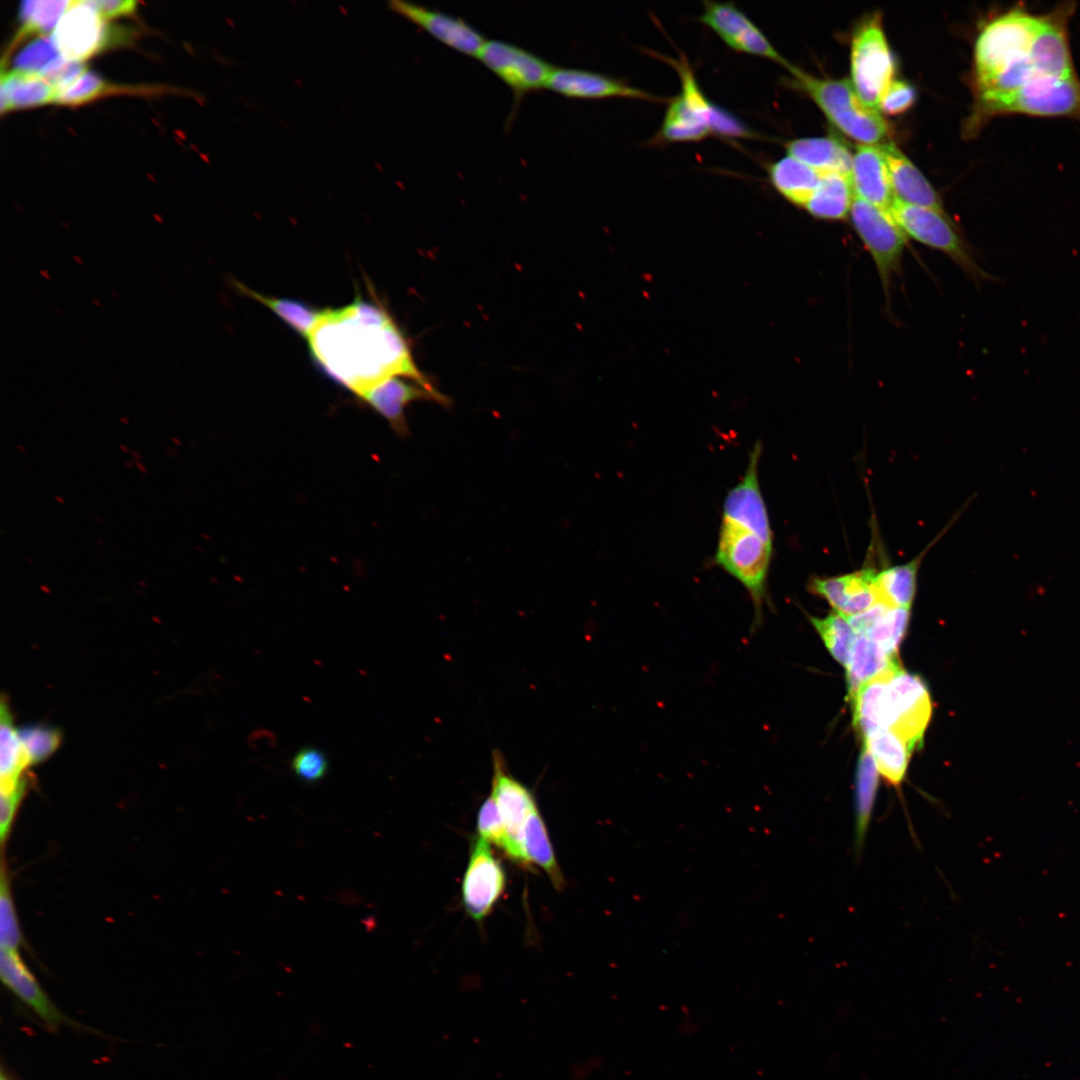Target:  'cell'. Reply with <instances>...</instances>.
<instances>
[{
	"label": "cell",
	"mask_w": 1080,
	"mask_h": 1080,
	"mask_svg": "<svg viewBox=\"0 0 1080 1080\" xmlns=\"http://www.w3.org/2000/svg\"><path fill=\"white\" fill-rule=\"evenodd\" d=\"M307 342L321 372L357 397L397 376L436 388L418 368L408 339L380 302L357 296L346 306L324 309Z\"/></svg>",
	"instance_id": "obj_1"
},
{
	"label": "cell",
	"mask_w": 1080,
	"mask_h": 1080,
	"mask_svg": "<svg viewBox=\"0 0 1080 1080\" xmlns=\"http://www.w3.org/2000/svg\"><path fill=\"white\" fill-rule=\"evenodd\" d=\"M761 451L760 442L755 443L743 478L724 500L714 556V562L742 584L751 599V634L763 623L773 553V534L758 477Z\"/></svg>",
	"instance_id": "obj_2"
},
{
	"label": "cell",
	"mask_w": 1080,
	"mask_h": 1080,
	"mask_svg": "<svg viewBox=\"0 0 1080 1080\" xmlns=\"http://www.w3.org/2000/svg\"><path fill=\"white\" fill-rule=\"evenodd\" d=\"M1044 14L1015 5L989 18L974 43L971 84L973 114L980 115L1002 97L1040 77L1031 60Z\"/></svg>",
	"instance_id": "obj_3"
},
{
	"label": "cell",
	"mask_w": 1080,
	"mask_h": 1080,
	"mask_svg": "<svg viewBox=\"0 0 1080 1080\" xmlns=\"http://www.w3.org/2000/svg\"><path fill=\"white\" fill-rule=\"evenodd\" d=\"M851 703L854 726L863 737L877 729H889L911 752L921 744L932 711L924 681L902 667L864 683Z\"/></svg>",
	"instance_id": "obj_4"
},
{
	"label": "cell",
	"mask_w": 1080,
	"mask_h": 1080,
	"mask_svg": "<svg viewBox=\"0 0 1080 1080\" xmlns=\"http://www.w3.org/2000/svg\"><path fill=\"white\" fill-rule=\"evenodd\" d=\"M789 72L828 120L859 144L879 145L888 135L885 119L860 100L851 81L817 78L795 66Z\"/></svg>",
	"instance_id": "obj_5"
},
{
	"label": "cell",
	"mask_w": 1080,
	"mask_h": 1080,
	"mask_svg": "<svg viewBox=\"0 0 1080 1080\" xmlns=\"http://www.w3.org/2000/svg\"><path fill=\"white\" fill-rule=\"evenodd\" d=\"M889 212L906 236L950 257L976 284L993 279L945 214L896 198Z\"/></svg>",
	"instance_id": "obj_6"
},
{
	"label": "cell",
	"mask_w": 1080,
	"mask_h": 1080,
	"mask_svg": "<svg viewBox=\"0 0 1080 1080\" xmlns=\"http://www.w3.org/2000/svg\"><path fill=\"white\" fill-rule=\"evenodd\" d=\"M1003 115L1065 117L1080 121V79L1037 78L990 106L981 116L977 130L990 119Z\"/></svg>",
	"instance_id": "obj_7"
},
{
	"label": "cell",
	"mask_w": 1080,
	"mask_h": 1080,
	"mask_svg": "<svg viewBox=\"0 0 1080 1080\" xmlns=\"http://www.w3.org/2000/svg\"><path fill=\"white\" fill-rule=\"evenodd\" d=\"M850 63L851 84L856 94L865 105L878 110L879 100L895 72L880 15H873L855 31Z\"/></svg>",
	"instance_id": "obj_8"
},
{
	"label": "cell",
	"mask_w": 1080,
	"mask_h": 1080,
	"mask_svg": "<svg viewBox=\"0 0 1080 1080\" xmlns=\"http://www.w3.org/2000/svg\"><path fill=\"white\" fill-rule=\"evenodd\" d=\"M849 217L852 226L870 253L883 292L889 298L893 277L899 272L906 235L889 211L854 196Z\"/></svg>",
	"instance_id": "obj_9"
},
{
	"label": "cell",
	"mask_w": 1080,
	"mask_h": 1080,
	"mask_svg": "<svg viewBox=\"0 0 1080 1080\" xmlns=\"http://www.w3.org/2000/svg\"><path fill=\"white\" fill-rule=\"evenodd\" d=\"M672 63L681 79V92L668 105L659 136L666 142L700 141L711 134L718 106L705 97L685 59Z\"/></svg>",
	"instance_id": "obj_10"
},
{
	"label": "cell",
	"mask_w": 1080,
	"mask_h": 1080,
	"mask_svg": "<svg viewBox=\"0 0 1080 1080\" xmlns=\"http://www.w3.org/2000/svg\"><path fill=\"white\" fill-rule=\"evenodd\" d=\"M477 58L518 98L547 88L555 69L532 52L502 40H486Z\"/></svg>",
	"instance_id": "obj_11"
},
{
	"label": "cell",
	"mask_w": 1080,
	"mask_h": 1080,
	"mask_svg": "<svg viewBox=\"0 0 1080 1080\" xmlns=\"http://www.w3.org/2000/svg\"><path fill=\"white\" fill-rule=\"evenodd\" d=\"M106 21L87 0L73 1L52 34L61 55L83 62L102 51L114 34Z\"/></svg>",
	"instance_id": "obj_12"
},
{
	"label": "cell",
	"mask_w": 1080,
	"mask_h": 1080,
	"mask_svg": "<svg viewBox=\"0 0 1080 1080\" xmlns=\"http://www.w3.org/2000/svg\"><path fill=\"white\" fill-rule=\"evenodd\" d=\"M699 20L731 49L772 60L790 71L789 63L771 44L764 33L734 4L704 2Z\"/></svg>",
	"instance_id": "obj_13"
},
{
	"label": "cell",
	"mask_w": 1080,
	"mask_h": 1080,
	"mask_svg": "<svg viewBox=\"0 0 1080 1080\" xmlns=\"http://www.w3.org/2000/svg\"><path fill=\"white\" fill-rule=\"evenodd\" d=\"M505 873L495 858L489 842L474 837L462 883V898L467 913L474 920L484 919L505 889Z\"/></svg>",
	"instance_id": "obj_14"
},
{
	"label": "cell",
	"mask_w": 1080,
	"mask_h": 1080,
	"mask_svg": "<svg viewBox=\"0 0 1080 1080\" xmlns=\"http://www.w3.org/2000/svg\"><path fill=\"white\" fill-rule=\"evenodd\" d=\"M492 760L491 796L497 805L511 842V860L521 865H529L523 849L524 827L530 811L537 803L529 789L508 773L499 751L493 752Z\"/></svg>",
	"instance_id": "obj_15"
},
{
	"label": "cell",
	"mask_w": 1080,
	"mask_h": 1080,
	"mask_svg": "<svg viewBox=\"0 0 1080 1080\" xmlns=\"http://www.w3.org/2000/svg\"><path fill=\"white\" fill-rule=\"evenodd\" d=\"M389 8L460 53L477 57L486 41L478 30L460 17L402 0L390 1Z\"/></svg>",
	"instance_id": "obj_16"
},
{
	"label": "cell",
	"mask_w": 1080,
	"mask_h": 1080,
	"mask_svg": "<svg viewBox=\"0 0 1080 1080\" xmlns=\"http://www.w3.org/2000/svg\"><path fill=\"white\" fill-rule=\"evenodd\" d=\"M408 380L410 379L404 377H391L358 396L400 435L408 432L405 410L412 402L428 400L441 405L450 403L449 398L437 388L431 389Z\"/></svg>",
	"instance_id": "obj_17"
},
{
	"label": "cell",
	"mask_w": 1080,
	"mask_h": 1080,
	"mask_svg": "<svg viewBox=\"0 0 1080 1080\" xmlns=\"http://www.w3.org/2000/svg\"><path fill=\"white\" fill-rule=\"evenodd\" d=\"M876 574L872 568H863L835 577H814L809 590L821 596L845 617L862 613L879 603Z\"/></svg>",
	"instance_id": "obj_18"
},
{
	"label": "cell",
	"mask_w": 1080,
	"mask_h": 1080,
	"mask_svg": "<svg viewBox=\"0 0 1080 1080\" xmlns=\"http://www.w3.org/2000/svg\"><path fill=\"white\" fill-rule=\"evenodd\" d=\"M0 977L3 984L50 1029L71 1023L54 1005L17 951L1 949Z\"/></svg>",
	"instance_id": "obj_19"
},
{
	"label": "cell",
	"mask_w": 1080,
	"mask_h": 1080,
	"mask_svg": "<svg viewBox=\"0 0 1080 1080\" xmlns=\"http://www.w3.org/2000/svg\"><path fill=\"white\" fill-rule=\"evenodd\" d=\"M547 88L568 98L605 99L631 98L655 100L645 91L630 86L622 80L578 68L555 67Z\"/></svg>",
	"instance_id": "obj_20"
},
{
	"label": "cell",
	"mask_w": 1080,
	"mask_h": 1080,
	"mask_svg": "<svg viewBox=\"0 0 1080 1080\" xmlns=\"http://www.w3.org/2000/svg\"><path fill=\"white\" fill-rule=\"evenodd\" d=\"M854 196L889 211L895 195L884 155L878 145L858 144L852 157Z\"/></svg>",
	"instance_id": "obj_21"
},
{
	"label": "cell",
	"mask_w": 1080,
	"mask_h": 1080,
	"mask_svg": "<svg viewBox=\"0 0 1080 1080\" xmlns=\"http://www.w3.org/2000/svg\"><path fill=\"white\" fill-rule=\"evenodd\" d=\"M889 170L895 198L945 214L942 201L920 170L893 143L878 145Z\"/></svg>",
	"instance_id": "obj_22"
},
{
	"label": "cell",
	"mask_w": 1080,
	"mask_h": 1080,
	"mask_svg": "<svg viewBox=\"0 0 1080 1080\" xmlns=\"http://www.w3.org/2000/svg\"><path fill=\"white\" fill-rule=\"evenodd\" d=\"M787 154L821 172H841L851 175L853 154L832 137H809L785 143Z\"/></svg>",
	"instance_id": "obj_23"
},
{
	"label": "cell",
	"mask_w": 1080,
	"mask_h": 1080,
	"mask_svg": "<svg viewBox=\"0 0 1080 1080\" xmlns=\"http://www.w3.org/2000/svg\"><path fill=\"white\" fill-rule=\"evenodd\" d=\"M825 172L818 171L787 155L772 163L768 178L786 200L802 208L819 186Z\"/></svg>",
	"instance_id": "obj_24"
},
{
	"label": "cell",
	"mask_w": 1080,
	"mask_h": 1080,
	"mask_svg": "<svg viewBox=\"0 0 1080 1080\" xmlns=\"http://www.w3.org/2000/svg\"><path fill=\"white\" fill-rule=\"evenodd\" d=\"M233 286L242 295L267 307L283 323L305 340L310 337L324 313V309H318L304 301L288 297L268 296L252 290L236 280L233 281Z\"/></svg>",
	"instance_id": "obj_25"
},
{
	"label": "cell",
	"mask_w": 1080,
	"mask_h": 1080,
	"mask_svg": "<svg viewBox=\"0 0 1080 1080\" xmlns=\"http://www.w3.org/2000/svg\"><path fill=\"white\" fill-rule=\"evenodd\" d=\"M1 112L56 101V89L43 77L18 71H1Z\"/></svg>",
	"instance_id": "obj_26"
},
{
	"label": "cell",
	"mask_w": 1080,
	"mask_h": 1080,
	"mask_svg": "<svg viewBox=\"0 0 1080 1080\" xmlns=\"http://www.w3.org/2000/svg\"><path fill=\"white\" fill-rule=\"evenodd\" d=\"M853 199L850 174L825 172L804 208L819 219L842 220L849 215Z\"/></svg>",
	"instance_id": "obj_27"
},
{
	"label": "cell",
	"mask_w": 1080,
	"mask_h": 1080,
	"mask_svg": "<svg viewBox=\"0 0 1080 1080\" xmlns=\"http://www.w3.org/2000/svg\"><path fill=\"white\" fill-rule=\"evenodd\" d=\"M865 747L874 759L878 772L898 788L906 774L911 750L905 741L889 729H877L864 737Z\"/></svg>",
	"instance_id": "obj_28"
},
{
	"label": "cell",
	"mask_w": 1080,
	"mask_h": 1080,
	"mask_svg": "<svg viewBox=\"0 0 1080 1080\" xmlns=\"http://www.w3.org/2000/svg\"><path fill=\"white\" fill-rule=\"evenodd\" d=\"M878 769L869 751L862 750L856 773L854 850L859 857L865 845L878 790Z\"/></svg>",
	"instance_id": "obj_29"
},
{
	"label": "cell",
	"mask_w": 1080,
	"mask_h": 1080,
	"mask_svg": "<svg viewBox=\"0 0 1080 1080\" xmlns=\"http://www.w3.org/2000/svg\"><path fill=\"white\" fill-rule=\"evenodd\" d=\"M897 666V657L887 654L868 637L858 636L846 665L849 701L864 683Z\"/></svg>",
	"instance_id": "obj_30"
},
{
	"label": "cell",
	"mask_w": 1080,
	"mask_h": 1080,
	"mask_svg": "<svg viewBox=\"0 0 1080 1080\" xmlns=\"http://www.w3.org/2000/svg\"><path fill=\"white\" fill-rule=\"evenodd\" d=\"M929 547L906 564L889 567L877 572L876 589L879 603L896 608H911L920 563Z\"/></svg>",
	"instance_id": "obj_31"
},
{
	"label": "cell",
	"mask_w": 1080,
	"mask_h": 1080,
	"mask_svg": "<svg viewBox=\"0 0 1080 1080\" xmlns=\"http://www.w3.org/2000/svg\"><path fill=\"white\" fill-rule=\"evenodd\" d=\"M523 849L529 864H537L547 873L555 888H563L564 878L537 805L532 808L525 822Z\"/></svg>",
	"instance_id": "obj_32"
},
{
	"label": "cell",
	"mask_w": 1080,
	"mask_h": 1080,
	"mask_svg": "<svg viewBox=\"0 0 1080 1080\" xmlns=\"http://www.w3.org/2000/svg\"><path fill=\"white\" fill-rule=\"evenodd\" d=\"M73 1H23L19 7V19L21 28L13 40V44L25 36L38 33L48 35L56 28L63 14L71 6Z\"/></svg>",
	"instance_id": "obj_33"
},
{
	"label": "cell",
	"mask_w": 1080,
	"mask_h": 1080,
	"mask_svg": "<svg viewBox=\"0 0 1080 1080\" xmlns=\"http://www.w3.org/2000/svg\"><path fill=\"white\" fill-rule=\"evenodd\" d=\"M30 766L8 705L1 703V780H17Z\"/></svg>",
	"instance_id": "obj_34"
},
{
	"label": "cell",
	"mask_w": 1080,
	"mask_h": 1080,
	"mask_svg": "<svg viewBox=\"0 0 1080 1080\" xmlns=\"http://www.w3.org/2000/svg\"><path fill=\"white\" fill-rule=\"evenodd\" d=\"M810 620L831 655L846 666L856 639L847 618L835 612L825 618L810 617Z\"/></svg>",
	"instance_id": "obj_35"
},
{
	"label": "cell",
	"mask_w": 1080,
	"mask_h": 1080,
	"mask_svg": "<svg viewBox=\"0 0 1080 1080\" xmlns=\"http://www.w3.org/2000/svg\"><path fill=\"white\" fill-rule=\"evenodd\" d=\"M910 617V608L888 607L867 632L866 637L887 654L897 657Z\"/></svg>",
	"instance_id": "obj_36"
},
{
	"label": "cell",
	"mask_w": 1080,
	"mask_h": 1080,
	"mask_svg": "<svg viewBox=\"0 0 1080 1080\" xmlns=\"http://www.w3.org/2000/svg\"><path fill=\"white\" fill-rule=\"evenodd\" d=\"M61 56L52 35H40L15 55L12 70L41 76Z\"/></svg>",
	"instance_id": "obj_37"
},
{
	"label": "cell",
	"mask_w": 1080,
	"mask_h": 1080,
	"mask_svg": "<svg viewBox=\"0 0 1080 1080\" xmlns=\"http://www.w3.org/2000/svg\"><path fill=\"white\" fill-rule=\"evenodd\" d=\"M131 88L108 84L93 72L86 71L68 86L56 92V103L63 105H81L100 96L129 92Z\"/></svg>",
	"instance_id": "obj_38"
},
{
	"label": "cell",
	"mask_w": 1080,
	"mask_h": 1080,
	"mask_svg": "<svg viewBox=\"0 0 1080 1080\" xmlns=\"http://www.w3.org/2000/svg\"><path fill=\"white\" fill-rule=\"evenodd\" d=\"M0 878V944L1 949L17 951L23 944V935L15 909L9 875L2 862Z\"/></svg>",
	"instance_id": "obj_39"
},
{
	"label": "cell",
	"mask_w": 1080,
	"mask_h": 1080,
	"mask_svg": "<svg viewBox=\"0 0 1080 1080\" xmlns=\"http://www.w3.org/2000/svg\"><path fill=\"white\" fill-rule=\"evenodd\" d=\"M477 830L480 837L496 845L511 859V842L497 805L491 795L482 803L479 809Z\"/></svg>",
	"instance_id": "obj_40"
},
{
	"label": "cell",
	"mask_w": 1080,
	"mask_h": 1080,
	"mask_svg": "<svg viewBox=\"0 0 1080 1080\" xmlns=\"http://www.w3.org/2000/svg\"><path fill=\"white\" fill-rule=\"evenodd\" d=\"M290 768L305 784L320 782L329 770V760L324 751L314 746L299 749L291 758Z\"/></svg>",
	"instance_id": "obj_41"
},
{
	"label": "cell",
	"mask_w": 1080,
	"mask_h": 1080,
	"mask_svg": "<svg viewBox=\"0 0 1080 1080\" xmlns=\"http://www.w3.org/2000/svg\"><path fill=\"white\" fill-rule=\"evenodd\" d=\"M19 735L30 765L46 760L60 743V734L50 728H25Z\"/></svg>",
	"instance_id": "obj_42"
},
{
	"label": "cell",
	"mask_w": 1080,
	"mask_h": 1080,
	"mask_svg": "<svg viewBox=\"0 0 1080 1080\" xmlns=\"http://www.w3.org/2000/svg\"><path fill=\"white\" fill-rule=\"evenodd\" d=\"M24 778L16 781H1L0 789V839L2 845L7 841L17 809L26 790Z\"/></svg>",
	"instance_id": "obj_43"
},
{
	"label": "cell",
	"mask_w": 1080,
	"mask_h": 1080,
	"mask_svg": "<svg viewBox=\"0 0 1080 1080\" xmlns=\"http://www.w3.org/2000/svg\"><path fill=\"white\" fill-rule=\"evenodd\" d=\"M916 99L915 89L905 81L892 80L883 92L878 111L888 115H898L909 110Z\"/></svg>",
	"instance_id": "obj_44"
},
{
	"label": "cell",
	"mask_w": 1080,
	"mask_h": 1080,
	"mask_svg": "<svg viewBox=\"0 0 1080 1080\" xmlns=\"http://www.w3.org/2000/svg\"><path fill=\"white\" fill-rule=\"evenodd\" d=\"M84 72H86V66L83 62L70 61L61 56L41 77L50 83L57 92L68 86Z\"/></svg>",
	"instance_id": "obj_45"
},
{
	"label": "cell",
	"mask_w": 1080,
	"mask_h": 1080,
	"mask_svg": "<svg viewBox=\"0 0 1080 1080\" xmlns=\"http://www.w3.org/2000/svg\"><path fill=\"white\" fill-rule=\"evenodd\" d=\"M88 2L105 20L132 14L137 6V3L132 0H89Z\"/></svg>",
	"instance_id": "obj_46"
},
{
	"label": "cell",
	"mask_w": 1080,
	"mask_h": 1080,
	"mask_svg": "<svg viewBox=\"0 0 1080 1080\" xmlns=\"http://www.w3.org/2000/svg\"><path fill=\"white\" fill-rule=\"evenodd\" d=\"M0 1080H10V1079H9V1078H8V1077H7L6 1075H5V1073H4L3 1071H2V1072H1V1076H0Z\"/></svg>",
	"instance_id": "obj_47"
}]
</instances>
